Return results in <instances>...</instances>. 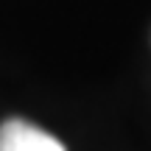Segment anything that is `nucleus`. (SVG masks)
I'll use <instances>...</instances> for the list:
<instances>
[{"mask_svg":"<svg viewBox=\"0 0 151 151\" xmlns=\"http://www.w3.org/2000/svg\"><path fill=\"white\" fill-rule=\"evenodd\" d=\"M0 151H67L65 143L22 118H11L0 126Z\"/></svg>","mask_w":151,"mask_h":151,"instance_id":"f257e3e1","label":"nucleus"}]
</instances>
